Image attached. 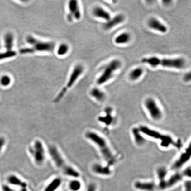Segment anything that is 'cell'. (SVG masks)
Returning a JSON list of instances; mask_svg holds the SVG:
<instances>
[{"mask_svg": "<svg viewBox=\"0 0 191 191\" xmlns=\"http://www.w3.org/2000/svg\"><path fill=\"white\" fill-rule=\"evenodd\" d=\"M28 46L19 50L22 55H32L36 53H51L55 51V44L53 41H44L32 35H29L25 38Z\"/></svg>", "mask_w": 191, "mask_h": 191, "instance_id": "3957f363", "label": "cell"}, {"mask_svg": "<svg viewBox=\"0 0 191 191\" xmlns=\"http://www.w3.org/2000/svg\"><path fill=\"white\" fill-rule=\"evenodd\" d=\"M46 150L47 154L55 166L63 175L73 179H78L80 177V172L71 165L69 164L56 146L50 144L48 146Z\"/></svg>", "mask_w": 191, "mask_h": 191, "instance_id": "7a4b0ae2", "label": "cell"}, {"mask_svg": "<svg viewBox=\"0 0 191 191\" xmlns=\"http://www.w3.org/2000/svg\"><path fill=\"white\" fill-rule=\"evenodd\" d=\"M113 110L111 107H107L104 110V116H99L98 118V120L100 123H103L106 126H110L113 120H114L113 117H112V114Z\"/></svg>", "mask_w": 191, "mask_h": 191, "instance_id": "e0dca14e", "label": "cell"}, {"mask_svg": "<svg viewBox=\"0 0 191 191\" xmlns=\"http://www.w3.org/2000/svg\"><path fill=\"white\" fill-rule=\"evenodd\" d=\"M89 95L92 98L99 102H103L106 99L105 93L98 88H93L89 91Z\"/></svg>", "mask_w": 191, "mask_h": 191, "instance_id": "603a6c76", "label": "cell"}, {"mask_svg": "<svg viewBox=\"0 0 191 191\" xmlns=\"http://www.w3.org/2000/svg\"><path fill=\"white\" fill-rule=\"evenodd\" d=\"M131 39V36L129 34L124 32L121 33L116 37L115 39V42L117 44H122L127 43Z\"/></svg>", "mask_w": 191, "mask_h": 191, "instance_id": "4316f807", "label": "cell"}, {"mask_svg": "<svg viewBox=\"0 0 191 191\" xmlns=\"http://www.w3.org/2000/svg\"><path fill=\"white\" fill-rule=\"evenodd\" d=\"M184 178H191V167L190 166L188 167L183 170V171L181 172Z\"/></svg>", "mask_w": 191, "mask_h": 191, "instance_id": "4dcf8cb0", "label": "cell"}, {"mask_svg": "<svg viewBox=\"0 0 191 191\" xmlns=\"http://www.w3.org/2000/svg\"><path fill=\"white\" fill-rule=\"evenodd\" d=\"M7 181L9 184L17 186L21 189L27 188V183L16 175H9L7 178Z\"/></svg>", "mask_w": 191, "mask_h": 191, "instance_id": "d6986e66", "label": "cell"}, {"mask_svg": "<svg viewBox=\"0 0 191 191\" xmlns=\"http://www.w3.org/2000/svg\"><path fill=\"white\" fill-rule=\"evenodd\" d=\"M142 63H146L153 67L158 66L163 67L181 69L184 67L185 64L184 60L182 58L175 59H160L156 57H151L142 59Z\"/></svg>", "mask_w": 191, "mask_h": 191, "instance_id": "8992f818", "label": "cell"}, {"mask_svg": "<svg viewBox=\"0 0 191 191\" xmlns=\"http://www.w3.org/2000/svg\"><path fill=\"white\" fill-rule=\"evenodd\" d=\"M6 143V140L3 137H0V153L2 150L3 148L5 146Z\"/></svg>", "mask_w": 191, "mask_h": 191, "instance_id": "836d02e7", "label": "cell"}, {"mask_svg": "<svg viewBox=\"0 0 191 191\" xmlns=\"http://www.w3.org/2000/svg\"><path fill=\"white\" fill-rule=\"evenodd\" d=\"M98 185L95 182H91L88 185L86 191H97Z\"/></svg>", "mask_w": 191, "mask_h": 191, "instance_id": "1f68e13d", "label": "cell"}, {"mask_svg": "<svg viewBox=\"0 0 191 191\" xmlns=\"http://www.w3.org/2000/svg\"><path fill=\"white\" fill-rule=\"evenodd\" d=\"M62 178L56 177L46 186L43 191H56L62 185Z\"/></svg>", "mask_w": 191, "mask_h": 191, "instance_id": "44dd1931", "label": "cell"}, {"mask_svg": "<svg viewBox=\"0 0 191 191\" xmlns=\"http://www.w3.org/2000/svg\"><path fill=\"white\" fill-rule=\"evenodd\" d=\"M168 170L165 166H159L156 170V175L158 179L157 186L161 185L164 183L167 178Z\"/></svg>", "mask_w": 191, "mask_h": 191, "instance_id": "7402d4cb", "label": "cell"}, {"mask_svg": "<svg viewBox=\"0 0 191 191\" xmlns=\"http://www.w3.org/2000/svg\"><path fill=\"white\" fill-rule=\"evenodd\" d=\"M93 14L96 17L102 19L105 21H109L111 16L108 12L100 6L95 7L93 10Z\"/></svg>", "mask_w": 191, "mask_h": 191, "instance_id": "ffe728a7", "label": "cell"}, {"mask_svg": "<svg viewBox=\"0 0 191 191\" xmlns=\"http://www.w3.org/2000/svg\"><path fill=\"white\" fill-rule=\"evenodd\" d=\"M66 19L72 23L80 21L82 18V9L79 1L71 0L67 3Z\"/></svg>", "mask_w": 191, "mask_h": 191, "instance_id": "30bf717a", "label": "cell"}, {"mask_svg": "<svg viewBox=\"0 0 191 191\" xmlns=\"http://www.w3.org/2000/svg\"><path fill=\"white\" fill-rule=\"evenodd\" d=\"M121 62L119 60H112L106 66L104 71L97 80V83L101 85L107 82L112 77L114 73L121 66Z\"/></svg>", "mask_w": 191, "mask_h": 191, "instance_id": "9c48e42d", "label": "cell"}, {"mask_svg": "<svg viewBox=\"0 0 191 191\" xmlns=\"http://www.w3.org/2000/svg\"><path fill=\"white\" fill-rule=\"evenodd\" d=\"M131 132L134 142L138 146H142L145 144L146 140L144 135L140 131L139 127H134L132 129Z\"/></svg>", "mask_w": 191, "mask_h": 191, "instance_id": "ac0fdd59", "label": "cell"}, {"mask_svg": "<svg viewBox=\"0 0 191 191\" xmlns=\"http://www.w3.org/2000/svg\"><path fill=\"white\" fill-rule=\"evenodd\" d=\"M125 19L124 16L122 14H119L117 15L114 17L112 19H110L109 21L104 23V27L106 30H109L112 27H115L119 24L123 22Z\"/></svg>", "mask_w": 191, "mask_h": 191, "instance_id": "2e32d148", "label": "cell"}, {"mask_svg": "<svg viewBox=\"0 0 191 191\" xmlns=\"http://www.w3.org/2000/svg\"><path fill=\"white\" fill-rule=\"evenodd\" d=\"M111 167L106 163L103 164L96 162L92 165L91 170L96 175L103 177H109L112 173Z\"/></svg>", "mask_w": 191, "mask_h": 191, "instance_id": "4fadbf2b", "label": "cell"}, {"mask_svg": "<svg viewBox=\"0 0 191 191\" xmlns=\"http://www.w3.org/2000/svg\"><path fill=\"white\" fill-rule=\"evenodd\" d=\"M191 79L190 74H187L184 76V80L185 81H189Z\"/></svg>", "mask_w": 191, "mask_h": 191, "instance_id": "d590c367", "label": "cell"}, {"mask_svg": "<svg viewBox=\"0 0 191 191\" xmlns=\"http://www.w3.org/2000/svg\"><path fill=\"white\" fill-rule=\"evenodd\" d=\"M148 25L150 28L161 33H165L167 31V27L160 21L155 18H152L149 20Z\"/></svg>", "mask_w": 191, "mask_h": 191, "instance_id": "9a60e30c", "label": "cell"}, {"mask_svg": "<svg viewBox=\"0 0 191 191\" xmlns=\"http://www.w3.org/2000/svg\"><path fill=\"white\" fill-rule=\"evenodd\" d=\"M184 178L181 172H175L169 177H167L164 183L160 186L158 187L157 189L158 190L161 191L172 188L173 187L180 183L183 180Z\"/></svg>", "mask_w": 191, "mask_h": 191, "instance_id": "8fae6325", "label": "cell"}, {"mask_svg": "<svg viewBox=\"0 0 191 191\" xmlns=\"http://www.w3.org/2000/svg\"><path fill=\"white\" fill-rule=\"evenodd\" d=\"M184 191H191V183L190 179L186 180L184 184Z\"/></svg>", "mask_w": 191, "mask_h": 191, "instance_id": "d6a6232c", "label": "cell"}, {"mask_svg": "<svg viewBox=\"0 0 191 191\" xmlns=\"http://www.w3.org/2000/svg\"><path fill=\"white\" fill-rule=\"evenodd\" d=\"M21 191H28L27 188L22 189H21Z\"/></svg>", "mask_w": 191, "mask_h": 191, "instance_id": "8d00e7d4", "label": "cell"}, {"mask_svg": "<svg viewBox=\"0 0 191 191\" xmlns=\"http://www.w3.org/2000/svg\"><path fill=\"white\" fill-rule=\"evenodd\" d=\"M143 70L142 68L138 67L132 70L129 74L130 79L132 80H136L139 79L142 75Z\"/></svg>", "mask_w": 191, "mask_h": 191, "instance_id": "83f0119b", "label": "cell"}, {"mask_svg": "<svg viewBox=\"0 0 191 191\" xmlns=\"http://www.w3.org/2000/svg\"><path fill=\"white\" fill-rule=\"evenodd\" d=\"M190 144L189 147L186 148L185 150L180 154L177 160L172 165L171 169L175 172L179 171L180 169L183 167L184 165L187 163L190 158Z\"/></svg>", "mask_w": 191, "mask_h": 191, "instance_id": "7c38bea8", "label": "cell"}, {"mask_svg": "<svg viewBox=\"0 0 191 191\" xmlns=\"http://www.w3.org/2000/svg\"><path fill=\"white\" fill-rule=\"evenodd\" d=\"M29 153L36 165L41 166L45 163L47 150L44 142L39 139H36L28 146Z\"/></svg>", "mask_w": 191, "mask_h": 191, "instance_id": "5b68a950", "label": "cell"}, {"mask_svg": "<svg viewBox=\"0 0 191 191\" xmlns=\"http://www.w3.org/2000/svg\"><path fill=\"white\" fill-rule=\"evenodd\" d=\"M2 189L3 191H16L9 186L7 185H3Z\"/></svg>", "mask_w": 191, "mask_h": 191, "instance_id": "e575fe53", "label": "cell"}, {"mask_svg": "<svg viewBox=\"0 0 191 191\" xmlns=\"http://www.w3.org/2000/svg\"><path fill=\"white\" fill-rule=\"evenodd\" d=\"M17 52L13 50L6 51L5 52L0 53V61L14 57L17 55Z\"/></svg>", "mask_w": 191, "mask_h": 191, "instance_id": "f1b7e54d", "label": "cell"}, {"mask_svg": "<svg viewBox=\"0 0 191 191\" xmlns=\"http://www.w3.org/2000/svg\"><path fill=\"white\" fill-rule=\"evenodd\" d=\"M134 188L140 191H156L157 190V184L152 181L138 180L134 184Z\"/></svg>", "mask_w": 191, "mask_h": 191, "instance_id": "5bb4252c", "label": "cell"}, {"mask_svg": "<svg viewBox=\"0 0 191 191\" xmlns=\"http://www.w3.org/2000/svg\"><path fill=\"white\" fill-rule=\"evenodd\" d=\"M82 182L78 179H73L68 184V188L70 191H80L82 188Z\"/></svg>", "mask_w": 191, "mask_h": 191, "instance_id": "484cf974", "label": "cell"}, {"mask_svg": "<svg viewBox=\"0 0 191 191\" xmlns=\"http://www.w3.org/2000/svg\"><path fill=\"white\" fill-rule=\"evenodd\" d=\"M84 72V67L81 64H77L74 66L69 76L65 86L58 93L54 99V102L58 103L62 100L67 92L73 87L81 78Z\"/></svg>", "mask_w": 191, "mask_h": 191, "instance_id": "277c9868", "label": "cell"}, {"mask_svg": "<svg viewBox=\"0 0 191 191\" xmlns=\"http://www.w3.org/2000/svg\"><path fill=\"white\" fill-rule=\"evenodd\" d=\"M139 128L140 131L142 132L144 136L152 138V139L160 140L161 143L160 145L162 147L168 148L171 146H177V147L180 146V145L175 142L172 137L169 135H164L161 134L158 131L155 130L153 129L146 126L141 125Z\"/></svg>", "mask_w": 191, "mask_h": 191, "instance_id": "52a82bcc", "label": "cell"}, {"mask_svg": "<svg viewBox=\"0 0 191 191\" xmlns=\"http://www.w3.org/2000/svg\"><path fill=\"white\" fill-rule=\"evenodd\" d=\"M85 139L92 142L98 149L106 164L112 166L117 162V158L109 143L104 136L94 131L85 132Z\"/></svg>", "mask_w": 191, "mask_h": 191, "instance_id": "6da1fadb", "label": "cell"}, {"mask_svg": "<svg viewBox=\"0 0 191 191\" xmlns=\"http://www.w3.org/2000/svg\"><path fill=\"white\" fill-rule=\"evenodd\" d=\"M5 46L6 51H12L13 47L14 38L12 33L8 32L5 35L4 37Z\"/></svg>", "mask_w": 191, "mask_h": 191, "instance_id": "cb8c5ba5", "label": "cell"}, {"mask_svg": "<svg viewBox=\"0 0 191 191\" xmlns=\"http://www.w3.org/2000/svg\"><path fill=\"white\" fill-rule=\"evenodd\" d=\"M144 106L150 117L153 121H161L164 117L163 111L155 100L151 98H147L144 102Z\"/></svg>", "mask_w": 191, "mask_h": 191, "instance_id": "ba28073f", "label": "cell"}, {"mask_svg": "<svg viewBox=\"0 0 191 191\" xmlns=\"http://www.w3.org/2000/svg\"><path fill=\"white\" fill-rule=\"evenodd\" d=\"M57 55L60 57H63L66 55L69 51V46L66 43H63L60 44L59 46H56L55 49Z\"/></svg>", "mask_w": 191, "mask_h": 191, "instance_id": "d4e9b609", "label": "cell"}, {"mask_svg": "<svg viewBox=\"0 0 191 191\" xmlns=\"http://www.w3.org/2000/svg\"><path fill=\"white\" fill-rule=\"evenodd\" d=\"M0 83L2 86L7 87L11 84V78L8 75L3 76L0 79Z\"/></svg>", "mask_w": 191, "mask_h": 191, "instance_id": "f546056e", "label": "cell"}]
</instances>
